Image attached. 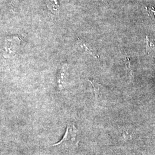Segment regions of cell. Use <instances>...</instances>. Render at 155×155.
<instances>
[{
	"label": "cell",
	"instance_id": "6",
	"mask_svg": "<svg viewBox=\"0 0 155 155\" xmlns=\"http://www.w3.org/2000/svg\"><path fill=\"white\" fill-rule=\"evenodd\" d=\"M89 81L92 86V89L94 92V95L96 98H99L101 96V85L99 82H98L96 80L93 79H90Z\"/></svg>",
	"mask_w": 155,
	"mask_h": 155
},
{
	"label": "cell",
	"instance_id": "2",
	"mask_svg": "<svg viewBox=\"0 0 155 155\" xmlns=\"http://www.w3.org/2000/svg\"><path fill=\"white\" fill-rule=\"evenodd\" d=\"M20 45V39L18 37L6 38L2 45V54L6 58L15 55Z\"/></svg>",
	"mask_w": 155,
	"mask_h": 155
},
{
	"label": "cell",
	"instance_id": "5",
	"mask_svg": "<svg viewBox=\"0 0 155 155\" xmlns=\"http://www.w3.org/2000/svg\"><path fill=\"white\" fill-rule=\"evenodd\" d=\"M79 46L81 50L89 55H91L94 57H96L97 56L94 50H92L90 47V45L89 43H87L86 41L80 40L79 41Z\"/></svg>",
	"mask_w": 155,
	"mask_h": 155
},
{
	"label": "cell",
	"instance_id": "1",
	"mask_svg": "<svg viewBox=\"0 0 155 155\" xmlns=\"http://www.w3.org/2000/svg\"><path fill=\"white\" fill-rule=\"evenodd\" d=\"M78 133V130L74 124H68L63 137L60 141L54 144L52 146L72 145L77 147L79 143Z\"/></svg>",
	"mask_w": 155,
	"mask_h": 155
},
{
	"label": "cell",
	"instance_id": "7",
	"mask_svg": "<svg viewBox=\"0 0 155 155\" xmlns=\"http://www.w3.org/2000/svg\"><path fill=\"white\" fill-rule=\"evenodd\" d=\"M155 49V45L153 40L149 38L148 36H147V51L150 52L152 51H153Z\"/></svg>",
	"mask_w": 155,
	"mask_h": 155
},
{
	"label": "cell",
	"instance_id": "8",
	"mask_svg": "<svg viewBox=\"0 0 155 155\" xmlns=\"http://www.w3.org/2000/svg\"><path fill=\"white\" fill-rule=\"evenodd\" d=\"M145 8L149 16L155 21V6H148Z\"/></svg>",
	"mask_w": 155,
	"mask_h": 155
},
{
	"label": "cell",
	"instance_id": "4",
	"mask_svg": "<svg viewBox=\"0 0 155 155\" xmlns=\"http://www.w3.org/2000/svg\"><path fill=\"white\" fill-rule=\"evenodd\" d=\"M46 4L48 8L54 14L59 12L61 0H46Z\"/></svg>",
	"mask_w": 155,
	"mask_h": 155
},
{
	"label": "cell",
	"instance_id": "3",
	"mask_svg": "<svg viewBox=\"0 0 155 155\" xmlns=\"http://www.w3.org/2000/svg\"><path fill=\"white\" fill-rule=\"evenodd\" d=\"M69 66L67 63H63L56 76V82L59 89H63L66 84L69 76Z\"/></svg>",
	"mask_w": 155,
	"mask_h": 155
}]
</instances>
